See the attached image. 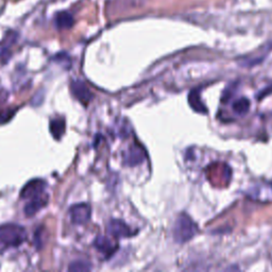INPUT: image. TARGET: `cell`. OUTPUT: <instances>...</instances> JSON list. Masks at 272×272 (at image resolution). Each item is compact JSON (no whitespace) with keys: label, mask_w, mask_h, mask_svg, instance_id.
<instances>
[{"label":"cell","mask_w":272,"mask_h":272,"mask_svg":"<svg viewBox=\"0 0 272 272\" xmlns=\"http://www.w3.org/2000/svg\"><path fill=\"white\" fill-rule=\"evenodd\" d=\"M46 188V182L40 179L30 181L22 188L20 192V197L22 199H33L41 197Z\"/></svg>","instance_id":"cell-3"},{"label":"cell","mask_w":272,"mask_h":272,"mask_svg":"<svg viewBox=\"0 0 272 272\" xmlns=\"http://www.w3.org/2000/svg\"><path fill=\"white\" fill-rule=\"evenodd\" d=\"M146 158L144 149L135 145L130 148L125 155V164L128 166H136V165L143 163Z\"/></svg>","instance_id":"cell-7"},{"label":"cell","mask_w":272,"mask_h":272,"mask_svg":"<svg viewBox=\"0 0 272 272\" xmlns=\"http://www.w3.org/2000/svg\"><path fill=\"white\" fill-rule=\"evenodd\" d=\"M55 26L60 30L70 29L74 26V17L68 12H58L55 16Z\"/></svg>","instance_id":"cell-9"},{"label":"cell","mask_w":272,"mask_h":272,"mask_svg":"<svg viewBox=\"0 0 272 272\" xmlns=\"http://www.w3.org/2000/svg\"><path fill=\"white\" fill-rule=\"evenodd\" d=\"M50 132L54 138L60 139L65 132V122L61 118L50 122Z\"/></svg>","instance_id":"cell-11"},{"label":"cell","mask_w":272,"mask_h":272,"mask_svg":"<svg viewBox=\"0 0 272 272\" xmlns=\"http://www.w3.org/2000/svg\"><path fill=\"white\" fill-rule=\"evenodd\" d=\"M108 232L115 238H124L132 236V231L122 220H112L108 224Z\"/></svg>","instance_id":"cell-6"},{"label":"cell","mask_w":272,"mask_h":272,"mask_svg":"<svg viewBox=\"0 0 272 272\" xmlns=\"http://www.w3.org/2000/svg\"><path fill=\"white\" fill-rule=\"evenodd\" d=\"M189 103H191V105L197 112H200V110H205V108H203V105L199 101L198 93H191V95H189Z\"/></svg>","instance_id":"cell-13"},{"label":"cell","mask_w":272,"mask_h":272,"mask_svg":"<svg viewBox=\"0 0 272 272\" xmlns=\"http://www.w3.org/2000/svg\"><path fill=\"white\" fill-rule=\"evenodd\" d=\"M70 87H72V92H73V95L74 96L79 100L81 101L82 103L84 104H87L88 102L92 101L94 95L93 93L89 90V88L85 85L84 82H82L80 80H76V81H73L72 82V85H70Z\"/></svg>","instance_id":"cell-5"},{"label":"cell","mask_w":272,"mask_h":272,"mask_svg":"<svg viewBox=\"0 0 272 272\" xmlns=\"http://www.w3.org/2000/svg\"><path fill=\"white\" fill-rule=\"evenodd\" d=\"M197 233L198 227L191 217L184 214V213L178 216L173 227V237L176 243H187L191 240Z\"/></svg>","instance_id":"cell-1"},{"label":"cell","mask_w":272,"mask_h":272,"mask_svg":"<svg viewBox=\"0 0 272 272\" xmlns=\"http://www.w3.org/2000/svg\"><path fill=\"white\" fill-rule=\"evenodd\" d=\"M90 206L88 204H76L70 208V218L75 224H84L90 218Z\"/></svg>","instance_id":"cell-4"},{"label":"cell","mask_w":272,"mask_h":272,"mask_svg":"<svg viewBox=\"0 0 272 272\" xmlns=\"http://www.w3.org/2000/svg\"><path fill=\"white\" fill-rule=\"evenodd\" d=\"M90 268V265L85 262H75L69 266V270L73 271H87Z\"/></svg>","instance_id":"cell-14"},{"label":"cell","mask_w":272,"mask_h":272,"mask_svg":"<svg viewBox=\"0 0 272 272\" xmlns=\"http://www.w3.org/2000/svg\"><path fill=\"white\" fill-rule=\"evenodd\" d=\"M27 233L21 226L18 224H5L0 227V245L10 248L18 247L25 243Z\"/></svg>","instance_id":"cell-2"},{"label":"cell","mask_w":272,"mask_h":272,"mask_svg":"<svg viewBox=\"0 0 272 272\" xmlns=\"http://www.w3.org/2000/svg\"><path fill=\"white\" fill-rule=\"evenodd\" d=\"M47 203V199L43 198V196L31 199L30 202L25 206V214L28 217H31L37 214V213L43 208Z\"/></svg>","instance_id":"cell-10"},{"label":"cell","mask_w":272,"mask_h":272,"mask_svg":"<svg viewBox=\"0 0 272 272\" xmlns=\"http://www.w3.org/2000/svg\"><path fill=\"white\" fill-rule=\"evenodd\" d=\"M94 245L96 247V249L105 256H111L117 250V244L113 243L109 238L104 237V236H99V237L95 239Z\"/></svg>","instance_id":"cell-8"},{"label":"cell","mask_w":272,"mask_h":272,"mask_svg":"<svg viewBox=\"0 0 272 272\" xmlns=\"http://www.w3.org/2000/svg\"><path fill=\"white\" fill-rule=\"evenodd\" d=\"M249 108H250V102L246 98H240L238 100H236L233 104V110L240 115L246 114L248 110H249Z\"/></svg>","instance_id":"cell-12"}]
</instances>
